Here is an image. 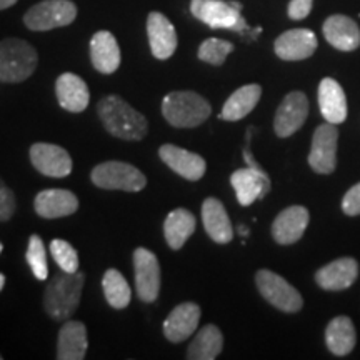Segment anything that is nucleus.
Listing matches in <instances>:
<instances>
[{
	"instance_id": "cd10ccee",
	"label": "nucleus",
	"mask_w": 360,
	"mask_h": 360,
	"mask_svg": "<svg viewBox=\"0 0 360 360\" xmlns=\"http://www.w3.org/2000/svg\"><path fill=\"white\" fill-rule=\"evenodd\" d=\"M195 217L191 210L182 209V207L172 210L164 222V236L170 249H182L188 237L195 232Z\"/></svg>"
},
{
	"instance_id": "412c9836",
	"label": "nucleus",
	"mask_w": 360,
	"mask_h": 360,
	"mask_svg": "<svg viewBox=\"0 0 360 360\" xmlns=\"http://www.w3.org/2000/svg\"><path fill=\"white\" fill-rule=\"evenodd\" d=\"M90 60L101 74H114L120 65V49L109 30H98L90 40Z\"/></svg>"
},
{
	"instance_id": "423d86ee",
	"label": "nucleus",
	"mask_w": 360,
	"mask_h": 360,
	"mask_svg": "<svg viewBox=\"0 0 360 360\" xmlns=\"http://www.w3.org/2000/svg\"><path fill=\"white\" fill-rule=\"evenodd\" d=\"M191 12L195 19L204 22L210 29H231L236 32L247 29L244 17H242V6L238 2L192 0Z\"/></svg>"
},
{
	"instance_id": "a211bd4d",
	"label": "nucleus",
	"mask_w": 360,
	"mask_h": 360,
	"mask_svg": "<svg viewBox=\"0 0 360 360\" xmlns=\"http://www.w3.org/2000/svg\"><path fill=\"white\" fill-rule=\"evenodd\" d=\"M34 207L42 219H60L77 212L79 199L65 188H47L37 193Z\"/></svg>"
},
{
	"instance_id": "2eb2a0df",
	"label": "nucleus",
	"mask_w": 360,
	"mask_h": 360,
	"mask_svg": "<svg viewBox=\"0 0 360 360\" xmlns=\"http://www.w3.org/2000/svg\"><path fill=\"white\" fill-rule=\"evenodd\" d=\"M147 35L152 56L167 60L177 49V32L167 17L160 12H150L147 17Z\"/></svg>"
},
{
	"instance_id": "a878e982",
	"label": "nucleus",
	"mask_w": 360,
	"mask_h": 360,
	"mask_svg": "<svg viewBox=\"0 0 360 360\" xmlns=\"http://www.w3.org/2000/svg\"><path fill=\"white\" fill-rule=\"evenodd\" d=\"M202 222L205 232L217 244H229L233 238V229L222 202L209 197L202 204Z\"/></svg>"
},
{
	"instance_id": "0eeeda50",
	"label": "nucleus",
	"mask_w": 360,
	"mask_h": 360,
	"mask_svg": "<svg viewBox=\"0 0 360 360\" xmlns=\"http://www.w3.org/2000/svg\"><path fill=\"white\" fill-rule=\"evenodd\" d=\"M75 17L77 7L70 0H44L25 12L24 24L34 32H47L57 27L70 25Z\"/></svg>"
},
{
	"instance_id": "c85d7f7f",
	"label": "nucleus",
	"mask_w": 360,
	"mask_h": 360,
	"mask_svg": "<svg viewBox=\"0 0 360 360\" xmlns=\"http://www.w3.org/2000/svg\"><path fill=\"white\" fill-rule=\"evenodd\" d=\"M355 340H357V334H355L354 323L349 317L340 315L328 322L326 342L332 354L339 355V357L350 354L355 347Z\"/></svg>"
},
{
	"instance_id": "20e7f679",
	"label": "nucleus",
	"mask_w": 360,
	"mask_h": 360,
	"mask_svg": "<svg viewBox=\"0 0 360 360\" xmlns=\"http://www.w3.org/2000/svg\"><path fill=\"white\" fill-rule=\"evenodd\" d=\"M37 64V51L25 40L11 37L0 42V82H24L34 74Z\"/></svg>"
},
{
	"instance_id": "f03ea898",
	"label": "nucleus",
	"mask_w": 360,
	"mask_h": 360,
	"mask_svg": "<svg viewBox=\"0 0 360 360\" xmlns=\"http://www.w3.org/2000/svg\"><path fill=\"white\" fill-rule=\"evenodd\" d=\"M85 276L82 272L58 274L49 282L44 294V309L53 321L65 322L79 309Z\"/></svg>"
},
{
	"instance_id": "ea45409f",
	"label": "nucleus",
	"mask_w": 360,
	"mask_h": 360,
	"mask_svg": "<svg viewBox=\"0 0 360 360\" xmlns=\"http://www.w3.org/2000/svg\"><path fill=\"white\" fill-rule=\"evenodd\" d=\"M4 285H6V276H4V274H0V290L4 289Z\"/></svg>"
},
{
	"instance_id": "473e14b6",
	"label": "nucleus",
	"mask_w": 360,
	"mask_h": 360,
	"mask_svg": "<svg viewBox=\"0 0 360 360\" xmlns=\"http://www.w3.org/2000/svg\"><path fill=\"white\" fill-rule=\"evenodd\" d=\"M233 51V44L222 39H207L199 47V58L210 65H222L229 53Z\"/></svg>"
},
{
	"instance_id": "f8f14e48",
	"label": "nucleus",
	"mask_w": 360,
	"mask_h": 360,
	"mask_svg": "<svg viewBox=\"0 0 360 360\" xmlns=\"http://www.w3.org/2000/svg\"><path fill=\"white\" fill-rule=\"evenodd\" d=\"M309 114V101L304 92H290L278 105L274 130L281 139L290 137L305 124Z\"/></svg>"
},
{
	"instance_id": "f3484780",
	"label": "nucleus",
	"mask_w": 360,
	"mask_h": 360,
	"mask_svg": "<svg viewBox=\"0 0 360 360\" xmlns=\"http://www.w3.org/2000/svg\"><path fill=\"white\" fill-rule=\"evenodd\" d=\"M309 225V210L302 205L287 207L272 224V237L277 244L292 245L300 240Z\"/></svg>"
},
{
	"instance_id": "a19ab883",
	"label": "nucleus",
	"mask_w": 360,
	"mask_h": 360,
	"mask_svg": "<svg viewBox=\"0 0 360 360\" xmlns=\"http://www.w3.org/2000/svg\"><path fill=\"white\" fill-rule=\"evenodd\" d=\"M2 250H4V245H2V244H0V254H2Z\"/></svg>"
},
{
	"instance_id": "e433bc0d",
	"label": "nucleus",
	"mask_w": 360,
	"mask_h": 360,
	"mask_svg": "<svg viewBox=\"0 0 360 360\" xmlns=\"http://www.w3.org/2000/svg\"><path fill=\"white\" fill-rule=\"evenodd\" d=\"M312 2L314 0H290L287 13L292 20H302L312 11Z\"/></svg>"
},
{
	"instance_id": "f704fd0d",
	"label": "nucleus",
	"mask_w": 360,
	"mask_h": 360,
	"mask_svg": "<svg viewBox=\"0 0 360 360\" xmlns=\"http://www.w3.org/2000/svg\"><path fill=\"white\" fill-rule=\"evenodd\" d=\"M17 209L15 193L6 186L2 177H0V222H7L13 217Z\"/></svg>"
},
{
	"instance_id": "393cba45",
	"label": "nucleus",
	"mask_w": 360,
	"mask_h": 360,
	"mask_svg": "<svg viewBox=\"0 0 360 360\" xmlns=\"http://www.w3.org/2000/svg\"><path fill=\"white\" fill-rule=\"evenodd\" d=\"M87 328L79 321H65L58 330L57 359L82 360L87 354Z\"/></svg>"
},
{
	"instance_id": "6ab92c4d",
	"label": "nucleus",
	"mask_w": 360,
	"mask_h": 360,
	"mask_svg": "<svg viewBox=\"0 0 360 360\" xmlns=\"http://www.w3.org/2000/svg\"><path fill=\"white\" fill-rule=\"evenodd\" d=\"M200 321V307L193 302H184L169 314L164 323L165 339L172 344L187 340L197 330Z\"/></svg>"
},
{
	"instance_id": "6e6552de",
	"label": "nucleus",
	"mask_w": 360,
	"mask_h": 360,
	"mask_svg": "<svg viewBox=\"0 0 360 360\" xmlns=\"http://www.w3.org/2000/svg\"><path fill=\"white\" fill-rule=\"evenodd\" d=\"M244 160L249 167L236 170L231 177V184L237 193L238 204L249 207L257 199H264L270 191V179L252 157L249 147L244 148Z\"/></svg>"
},
{
	"instance_id": "7ed1b4c3",
	"label": "nucleus",
	"mask_w": 360,
	"mask_h": 360,
	"mask_svg": "<svg viewBox=\"0 0 360 360\" xmlns=\"http://www.w3.org/2000/svg\"><path fill=\"white\" fill-rule=\"evenodd\" d=\"M162 114L165 120L179 129H192L204 124L212 114V107L192 90H182V92H170L162 102Z\"/></svg>"
},
{
	"instance_id": "b1692460",
	"label": "nucleus",
	"mask_w": 360,
	"mask_h": 360,
	"mask_svg": "<svg viewBox=\"0 0 360 360\" xmlns=\"http://www.w3.org/2000/svg\"><path fill=\"white\" fill-rule=\"evenodd\" d=\"M319 107L327 122L339 125L347 119V98L337 80L326 77L319 85Z\"/></svg>"
},
{
	"instance_id": "f257e3e1",
	"label": "nucleus",
	"mask_w": 360,
	"mask_h": 360,
	"mask_svg": "<svg viewBox=\"0 0 360 360\" xmlns=\"http://www.w3.org/2000/svg\"><path fill=\"white\" fill-rule=\"evenodd\" d=\"M97 114L107 132L120 141H142L147 135V119L122 97L107 96L101 98L97 103Z\"/></svg>"
},
{
	"instance_id": "4468645a",
	"label": "nucleus",
	"mask_w": 360,
	"mask_h": 360,
	"mask_svg": "<svg viewBox=\"0 0 360 360\" xmlns=\"http://www.w3.org/2000/svg\"><path fill=\"white\" fill-rule=\"evenodd\" d=\"M277 57L287 62L305 60L317 51V37L309 29H292L278 35L274 44Z\"/></svg>"
},
{
	"instance_id": "79ce46f5",
	"label": "nucleus",
	"mask_w": 360,
	"mask_h": 360,
	"mask_svg": "<svg viewBox=\"0 0 360 360\" xmlns=\"http://www.w3.org/2000/svg\"><path fill=\"white\" fill-rule=\"evenodd\" d=\"M0 360H2V355H0Z\"/></svg>"
},
{
	"instance_id": "4be33fe9",
	"label": "nucleus",
	"mask_w": 360,
	"mask_h": 360,
	"mask_svg": "<svg viewBox=\"0 0 360 360\" xmlns=\"http://www.w3.org/2000/svg\"><path fill=\"white\" fill-rule=\"evenodd\" d=\"M359 276V264L352 257H342L327 264L315 274L319 287L326 290H345Z\"/></svg>"
},
{
	"instance_id": "c9c22d12",
	"label": "nucleus",
	"mask_w": 360,
	"mask_h": 360,
	"mask_svg": "<svg viewBox=\"0 0 360 360\" xmlns=\"http://www.w3.org/2000/svg\"><path fill=\"white\" fill-rule=\"evenodd\" d=\"M342 210L350 217L360 215V184L354 186L350 191L345 193L344 200H342Z\"/></svg>"
},
{
	"instance_id": "5701e85b",
	"label": "nucleus",
	"mask_w": 360,
	"mask_h": 360,
	"mask_svg": "<svg viewBox=\"0 0 360 360\" xmlns=\"http://www.w3.org/2000/svg\"><path fill=\"white\" fill-rule=\"evenodd\" d=\"M322 30L327 42L339 51L352 52L360 47V29L347 15H330Z\"/></svg>"
},
{
	"instance_id": "2f4dec72",
	"label": "nucleus",
	"mask_w": 360,
	"mask_h": 360,
	"mask_svg": "<svg viewBox=\"0 0 360 360\" xmlns=\"http://www.w3.org/2000/svg\"><path fill=\"white\" fill-rule=\"evenodd\" d=\"M27 262H29L30 269H32L34 276L39 281H45L49 277V265H47V252H45L44 240L39 236H30L29 247H27L25 254Z\"/></svg>"
},
{
	"instance_id": "ddd939ff",
	"label": "nucleus",
	"mask_w": 360,
	"mask_h": 360,
	"mask_svg": "<svg viewBox=\"0 0 360 360\" xmlns=\"http://www.w3.org/2000/svg\"><path fill=\"white\" fill-rule=\"evenodd\" d=\"M30 162L45 177L62 179L72 172V157L65 148L39 142L30 147Z\"/></svg>"
},
{
	"instance_id": "72a5a7b5",
	"label": "nucleus",
	"mask_w": 360,
	"mask_h": 360,
	"mask_svg": "<svg viewBox=\"0 0 360 360\" xmlns=\"http://www.w3.org/2000/svg\"><path fill=\"white\" fill-rule=\"evenodd\" d=\"M51 254L62 272H77L79 270V254L75 247H72L67 240L53 238L51 242Z\"/></svg>"
},
{
	"instance_id": "7c9ffc66",
	"label": "nucleus",
	"mask_w": 360,
	"mask_h": 360,
	"mask_svg": "<svg viewBox=\"0 0 360 360\" xmlns=\"http://www.w3.org/2000/svg\"><path fill=\"white\" fill-rule=\"evenodd\" d=\"M102 289L110 307L120 310L130 304V287L117 269H109L103 274Z\"/></svg>"
},
{
	"instance_id": "39448f33",
	"label": "nucleus",
	"mask_w": 360,
	"mask_h": 360,
	"mask_svg": "<svg viewBox=\"0 0 360 360\" xmlns=\"http://www.w3.org/2000/svg\"><path fill=\"white\" fill-rule=\"evenodd\" d=\"M90 179H92L94 186L105 188V191L141 192L147 186L146 175L141 170L119 160L96 165L90 174Z\"/></svg>"
},
{
	"instance_id": "aec40b11",
	"label": "nucleus",
	"mask_w": 360,
	"mask_h": 360,
	"mask_svg": "<svg viewBox=\"0 0 360 360\" xmlns=\"http://www.w3.org/2000/svg\"><path fill=\"white\" fill-rule=\"evenodd\" d=\"M56 96L58 105L72 114H79L87 109L90 102V92L87 84L79 75L65 72L56 82Z\"/></svg>"
},
{
	"instance_id": "dca6fc26",
	"label": "nucleus",
	"mask_w": 360,
	"mask_h": 360,
	"mask_svg": "<svg viewBox=\"0 0 360 360\" xmlns=\"http://www.w3.org/2000/svg\"><path fill=\"white\" fill-rule=\"evenodd\" d=\"M159 155L167 167L172 169L175 174H179L180 177L186 180L195 182V180L204 177L207 164L199 154H193V152L172 146V143H165V146L159 148Z\"/></svg>"
},
{
	"instance_id": "9d476101",
	"label": "nucleus",
	"mask_w": 360,
	"mask_h": 360,
	"mask_svg": "<svg viewBox=\"0 0 360 360\" xmlns=\"http://www.w3.org/2000/svg\"><path fill=\"white\" fill-rule=\"evenodd\" d=\"M135 290L142 302H154L160 292V265L154 252L143 247L134 250Z\"/></svg>"
},
{
	"instance_id": "1a4fd4ad",
	"label": "nucleus",
	"mask_w": 360,
	"mask_h": 360,
	"mask_svg": "<svg viewBox=\"0 0 360 360\" xmlns=\"http://www.w3.org/2000/svg\"><path fill=\"white\" fill-rule=\"evenodd\" d=\"M255 283H257L260 295L282 312L295 314L302 309L304 300L299 290L272 270H259L255 276Z\"/></svg>"
},
{
	"instance_id": "9b49d317",
	"label": "nucleus",
	"mask_w": 360,
	"mask_h": 360,
	"mask_svg": "<svg viewBox=\"0 0 360 360\" xmlns=\"http://www.w3.org/2000/svg\"><path fill=\"white\" fill-rule=\"evenodd\" d=\"M337 141L339 130L335 124H322L315 129L309 164L317 174H332L337 165Z\"/></svg>"
},
{
	"instance_id": "c756f323",
	"label": "nucleus",
	"mask_w": 360,
	"mask_h": 360,
	"mask_svg": "<svg viewBox=\"0 0 360 360\" xmlns=\"http://www.w3.org/2000/svg\"><path fill=\"white\" fill-rule=\"evenodd\" d=\"M224 347V335L219 330L217 326L202 327L197 332L195 339L191 342L187 349V359L188 360H214L219 357Z\"/></svg>"
},
{
	"instance_id": "bb28decb",
	"label": "nucleus",
	"mask_w": 360,
	"mask_h": 360,
	"mask_svg": "<svg viewBox=\"0 0 360 360\" xmlns=\"http://www.w3.org/2000/svg\"><path fill=\"white\" fill-rule=\"evenodd\" d=\"M260 97H262V87L257 84H249L240 87L227 98L224 103L222 112H220V119L227 120V122H237V120L244 119L255 109Z\"/></svg>"
},
{
	"instance_id": "58836bf2",
	"label": "nucleus",
	"mask_w": 360,
	"mask_h": 360,
	"mask_svg": "<svg viewBox=\"0 0 360 360\" xmlns=\"http://www.w3.org/2000/svg\"><path fill=\"white\" fill-rule=\"evenodd\" d=\"M238 232H240V236L242 237H247V236H249V229H247L245 227V225H238Z\"/></svg>"
},
{
	"instance_id": "4c0bfd02",
	"label": "nucleus",
	"mask_w": 360,
	"mask_h": 360,
	"mask_svg": "<svg viewBox=\"0 0 360 360\" xmlns=\"http://www.w3.org/2000/svg\"><path fill=\"white\" fill-rule=\"evenodd\" d=\"M17 0H0V11H6V8L15 6Z\"/></svg>"
}]
</instances>
